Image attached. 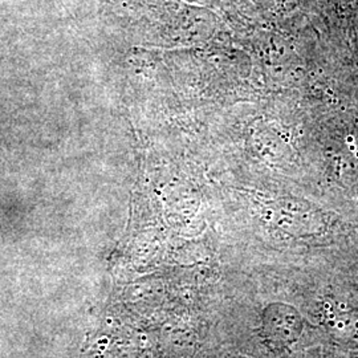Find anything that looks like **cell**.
I'll list each match as a JSON object with an SVG mask.
<instances>
[{"instance_id":"cell-2","label":"cell","mask_w":358,"mask_h":358,"mask_svg":"<svg viewBox=\"0 0 358 358\" xmlns=\"http://www.w3.org/2000/svg\"><path fill=\"white\" fill-rule=\"evenodd\" d=\"M346 320L348 333L358 340V310L355 313H349Z\"/></svg>"},{"instance_id":"cell-1","label":"cell","mask_w":358,"mask_h":358,"mask_svg":"<svg viewBox=\"0 0 358 358\" xmlns=\"http://www.w3.org/2000/svg\"><path fill=\"white\" fill-rule=\"evenodd\" d=\"M304 317L297 308L288 303H272L263 313V332L276 348L294 345L304 332Z\"/></svg>"}]
</instances>
